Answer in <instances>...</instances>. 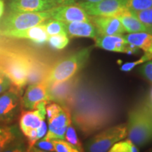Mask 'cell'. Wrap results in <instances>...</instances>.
Wrapping results in <instances>:
<instances>
[{"instance_id":"cell-28","label":"cell","mask_w":152,"mask_h":152,"mask_svg":"<svg viewBox=\"0 0 152 152\" xmlns=\"http://www.w3.org/2000/svg\"><path fill=\"white\" fill-rule=\"evenodd\" d=\"M55 152H80L77 148L64 140H52Z\"/></svg>"},{"instance_id":"cell-12","label":"cell","mask_w":152,"mask_h":152,"mask_svg":"<svg viewBox=\"0 0 152 152\" xmlns=\"http://www.w3.org/2000/svg\"><path fill=\"white\" fill-rule=\"evenodd\" d=\"M49 130L43 139L47 140H65L68 126L72 123L70 111L66 106H62L61 111L52 119L49 120Z\"/></svg>"},{"instance_id":"cell-11","label":"cell","mask_w":152,"mask_h":152,"mask_svg":"<svg viewBox=\"0 0 152 152\" xmlns=\"http://www.w3.org/2000/svg\"><path fill=\"white\" fill-rule=\"evenodd\" d=\"M49 102L45 101L39 103L34 111H23L19 118V127L26 137L30 131L37 130L46 118V105Z\"/></svg>"},{"instance_id":"cell-45","label":"cell","mask_w":152,"mask_h":152,"mask_svg":"<svg viewBox=\"0 0 152 152\" xmlns=\"http://www.w3.org/2000/svg\"><path fill=\"white\" fill-rule=\"evenodd\" d=\"M151 152H152V151H151Z\"/></svg>"},{"instance_id":"cell-34","label":"cell","mask_w":152,"mask_h":152,"mask_svg":"<svg viewBox=\"0 0 152 152\" xmlns=\"http://www.w3.org/2000/svg\"><path fill=\"white\" fill-rule=\"evenodd\" d=\"M140 72L142 76L152 83V61H148L140 68Z\"/></svg>"},{"instance_id":"cell-23","label":"cell","mask_w":152,"mask_h":152,"mask_svg":"<svg viewBox=\"0 0 152 152\" xmlns=\"http://www.w3.org/2000/svg\"><path fill=\"white\" fill-rule=\"evenodd\" d=\"M45 29L47 35L49 36L58 35V34H65L67 35L66 30V23L60 20L51 19L45 23Z\"/></svg>"},{"instance_id":"cell-41","label":"cell","mask_w":152,"mask_h":152,"mask_svg":"<svg viewBox=\"0 0 152 152\" xmlns=\"http://www.w3.org/2000/svg\"><path fill=\"white\" fill-rule=\"evenodd\" d=\"M84 1H87V2H98V1H102V0H83Z\"/></svg>"},{"instance_id":"cell-6","label":"cell","mask_w":152,"mask_h":152,"mask_svg":"<svg viewBox=\"0 0 152 152\" xmlns=\"http://www.w3.org/2000/svg\"><path fill=\"white\" fill-rule=\"evenodd\" d=\"M51 18L49 11L40 12L11 11L3 19L0 26V33L22 30L42 24Z\"/></svg>"},{"instance_id":"cell-16","label":"cell","mask_w":152,"mask_h":152,"mask_svg":"<svg viewBox=\"0 0 152 152\" xmlns=\"http://www.w3.org/2000/svg\"><path fill=\"white\" fill-rule=\"evenodd\" d=\"M56 7L52 0H11L9 4L11 11L19 12L47 11Z\"/></svg>"},{"instance_id":"cell-8","label":"cell","mask_w":152,"mask_h":152,"mask_svg":"<svg viewBox=\"0 0 152 152\" xmlns=\"http://www.w3.org/2000/svg\"><path fill=\"white\" fill-rule=\"evenodd\" d=\"M125 0H102L98 2H79L77 4L85 11L89 16H116L126 8Z\"/></svg>"},{"instance_id":"cell-14","label":"cell","mask_w":152,"mask_h":152,"mask_svg":"<svg viewBox=\"0 0 152 152\" xmlns=\"http://www.w3.org/2000/svg\"><path fill=\"white\" fill-rule=\"evenodd\" d=\"M50 102L47 93V86L45 82L37 84L29 85L22 97V106L26 109L35 110L42 102Z\"/></svg>"},{"instance_id":"cell-40","label":"cell","mask_w":152,"mask_h":152,"mask_svg":"<svg viewBox=\"0 0 152 152\" xmlns=\"http://www.w3.org/2000/svg\"><path fill=\"white\" fill-rule=\"evenodd\" d=\"M131 152H139V149L137 146L134 145V144H132V151Z\"/></svg>"},{"instance_id":"cell-25","label":"cell","mask_w":152,"mask_h":152,"mask_svg":"<svg viewBox=\"0 0 152 152\" xmlns=\"http://www.w3.org/2000/svg\"><path fill=\"white\" fill-rule=\"evenodd\" d=\"M48 42L49 45L55 49H63L69 43V37L65 34H58L49 36Z\"/></svg>"},{"instance_id":"cell-10","label":"cell","mask_w":152,"mask_h":152,"mask_svg":"<svg viewBox=\"0 0 152 152\" xmlns=\"http://www.w3.org/2000/svg\"><path fill=\"white\" fill-rule=\"evenodd\" d=\"M51 18L65 23L75 21H91V16L85 12L80 6L72 4L58 6L49 10Z\"/></svg>"},{"instance_id":"cell-43","label":"cell","mask_w":152,"mask_h":152,"mask_svg":"<svg viewBox=\"0 0 152 152\" xmlns=\"http://www.w3.org/2000/svg\"><path fill=\"white\" fill-rule=\"evenodd\" d=\"M151 100H152V92H151Z\"/></svg>"},{"instance_id":"cell-1","label":"cell","mask_w":152,"mask_h":152,"mask_svg":"<svg viewBox=\"0 0 152 152\" xmlns=\"http://www.w3.org/2000/svg\"><path fill=\"white\" fill-rule=\"evenodd\" d=\"M66 107L85 138L115 122L119 110L116 99L109 87L102 82L80 75Z\"/></svg>"},{"instance_id":"cell-18","label":"cell","mask_w":152,"mask_h":152,"mask_svg":"<svg viewBox=\"0 0 152 152\" xmlns=\"http://www.w3.org/2000/svg\"><path fill=\"white\" fill-rule=\"evenodd\" d=\"M67 35L70 37H90L97 36V31L91 21H75L66 23Z\"/></svg>"},{"instance_id":"cell-36","label":"cell","mask_w":152,"mask_h":152,"mask_svg":"<svg viewBox=\"0 0 152 152\" xmlns=\"http://www.w3.org/2000/svg\"><path fill=\"white\" fill-rule=\"evenodd\" d=\"M47 132V125L46 122H45V121L44 120L42 122L40 126H39L37 130L38 140L42 139L46 135Z\"/></svg>"},{"instance_id":"cell-27","label":"cell","mask_w":152,"mask_h":152,"mask_svg":"<svg viewBox=\"0 0 152 152\" xmlns=\"http://www.w3.org/2000/svg\"><path fill=\"white\" fill-rule=\"evenodd\" d=\"M140 21L147 26L149 30V33L152 31V8L139 11H132Z\"/></svg>"},{"instance_id":"cell-2","label":"cell","mask_w":152,"mask_h":152,"mask_svg":"<svg viewBox=\"0 0 152 152\" xmlns=\"http://www.w3.org/2000/svg\"><path fill=\"white\" fill-rule=\"evenodd\" d=\"M34 54L28 50L6 47L0 49V71L10 80L11 85L22 92L27 85L28 75Z\"/></svg>"},{"instance_id":"cell-31","label":"cell","mask_w":152,"mask_h":152,"mask_svg":"<svg viewBox=\"0 0 152 152\" xmlns=\"http://www.w3.org/2000/svg\"><path fill=\"white\" fill-rule=\"evenodd\" d=\"M151 59V58L149 56V55L144 54L143 56L141 57L140 59L135 61L125 63L124 64H123V65L121 66V71H124V72L130 71L131 70H132L133 68L135 67V66H137V65H140V64H144V62H147L148 61H150Z\"/></svg>"},{"instance_id":"cell-37","label":"cell","mask_w":152,"mask_h":152,"mask_svg":"<svg viewBox=\"0 0 152 152\" xmlns=\"http://www.w3.org/2000/svg\"><path fill=\"white\" fill-rule=\"evenodd\" d=\"M52 1H54L58 7V6L72 4L75 3V0H52Z\"/></svg>"},{"instance_id":"cell-32","label":"cell","mask_w":152,"mask_h":152,"mask_svg":"<svg viewBox=\"0 0 152 152\" xmlns=\"http://www.w3.org/2000/svg\"><path fill=\"white\" fill-rule=\"evenodd\" d=\"M62 106L54 102H49L46 105V115L47 121L52 119L61 111Z\"/></svg>"},{"instance_id":"cell-44","label":"cell","mask_w":152,"mask_h":152,"mask_svg":"<svg viewBox=\"0 0 152 152\" xmlns=\"http://www.w3.org/2000/svg\"><path fill=\"white\" fill-rule=\"evenodd\" d=\"M151 34H152V31H151Z\"/></svg>"},{"instance_id":"cell-38","label":"cell","mask_w":152,"mask_h":152,"mask_svg":"<svg viewBox=\"0 0 152 152\" xmlns=\"http://www.w3.org/2000/svg\"><path fill=\"white\" fill-rule=\"evenodd\" d=\"M4 11V0H0V18Z\"/></svg>"},{"instance_id":"cell-21","label":"cell","mask_w":152,"mask_h":152,"mask_svg":"<svg viewBox=\"0 0 152 152\" xmlns=\"http://www.w3.org/2000/svg\"><path fill=\"white\" fill-rule=\"evenodd\" d=\"M123 36L127 42L142 49L144 54L149 55L152 58V34L140 32L129 33Z\"/></svg>"},{"instance_id":"cell-39","label":"cell","mask_w":152,"mask_h":152,"mask_svg":"<svg viewBox=\"0 0 152 152\" xmlns=\"http://www.w3.org/2000/svg\"><path fill=\"white\" fill-rule=\"evenodd\" d=\"M26 152H49V151H43V150L37 149V148H36L35 147H33L32 148H30V149H27V151Z\"/></svg>"},{"instance_id":"cell-20","label":"cell","mask_w":152,"mask_h":152,"mask_svg":"<svg viewBox=\"0 0 152 152\" xmlns=\"http://www.w3.org/2000/svg\"><path fill=\"white\" fill-rule=\"evenodd\" d=\"M115 17L118 18L127 33H132L146 32L149 33V28L142 23L132 11L129 10L128 8H125L122 12L120 13Z\"/></svg>"},{"instance_id":"cell-9","label":"cell","mask_w":152,"mask_h":152,"mask_svg":"<svg viewBox=\"0 0 152 152\" xmlns=\"http://www.w3.org/2000/svg\"><path fill=\"white\" fill-rule=\"evenodd\" d=\"M79 77L80 75H76L67 80L47 85L49 101L57 103L61 106H66Z\"/></svg>"},{"instance_id":"cell-33","label":"cell","mask_w":152,"mask_h":152,"mask_svg":"<svg viewBox=\"0 0 152 152\" xmlns=\"http://www.w3.org/2000/svg\"><path fill=\"white\" fill-rule=\"evenodd\" d=\"M37 149L43 150V151H49V152H55L54 145L53 143V141L51 140H47L45 139H41V140H38L34 145Z\"/></svg>"},{"instance_id":"cell-42","label":"cell","mask_w":152,"mask_h":152,"mask_svg":"<svg viewBox=\"0 0 152 152\" xmlns=\"http://www.w3.org/2000/svg\"><path fill=\"white\" fill-rule=\"evenodd\" d=\"M1 45H0V49H1Z\"/></svg>"},{"instance_id":"cell-3","label":"cell","mask_w":152,"mask_h":152,"mask_svg":"<svg viewBox=\"0 0 152 152\" xmlns=\"http://www.w3.org/2000/svg\"><path fill=\"white\" fill-rule=\"evenodd\" d=\"M128 140L137 147H143L152 141V105L141 103L129 112Z\"/></svg>"},{"instance_id":"cell-19","label":"cell","mask_w":152,"mask_h":152,"mask_svg":"<svg viewBox=\"0 0 152 152\" xmlns=\"http://www.w3.org/2000/svg\"><path fill=\"white\" fill-rule=\"evenodd\" d=\"M50 67L46 62L33 55L28 75L27 84H37L45 81Z\"/></svg>"},{"instance_id":"cell-13","label":"cell","mask_w":152,"mask_h":152,"mask_svg":"<svg viewBox=\"0 0 152 152\" xmlns=\"http://www.w3.org/2000/svg\"><path fill=\"white\" fill-rule=\"evenodd\" d=\"M91 22L94 25L98 35H123L125 30L123 25L115 16H91Z\"/></svg>"},{"instance_id":"cell-35","label":"cell","mask_w":152,"mask_h":152,"mask_svg":"<svg viewBox=\"0 0 152 152\" xmlns=\"http://www.w3.org/2000/svg\"><path fill=\"white\" fill-rule=\"evenodd\" d=\"M11 83L7 75L0 71V94L11 88Z\"/></svg>"},{"instance_id":"cell-22","label":"cell","mask_w":152,"mask_h":152,"mask_svg":"<svg viewBox=\"0 0 152 152\" xmlns=\"http://www.w3.org/2000/svg\"><path fill=\"white\" fill-rule=\"evenodd\" d=\"M21 137L16 125H7L0 123V152L17 139Z\"/></svg>"},{"instance_id":"cell-7","label":"cell","mask_w":152,"mask_h":152,"mask_svg":"<svg viewBox=\"0 0 152 152\" xmlns=\"http://www.w3.org/2000/svg\"><path fill=\"white\" fill-rule=\"evenodd\" d=\"M22 92L13 87L0 95V123L9 124L17 117L22 106Z\"/></svg>"},{"instance_id":"cell-29","label":"cell","mask_w":152,"mask_h":152,"mask_svg":"<svg viewBox=\"0 0 152 152\" xmlns=\"http://www.w3.org/2000/svg\"><path fill=\"white\" fill-rule=\"evenodd\" d=\"M27 149L23 140L20 137L11 142L2 152H26Z\"/></svg>"},{"instance_id":"cell-15","label":"cell","mask_w":152,"mask_h":152,"mask_svg":"<svg viewBox=\"0 0 152 152\" xmlns=\"http://www.w3.org/2000/svg\"><path fill=\"white\" fill-rule=\"evenodd\" d=\"M0 35L7 37L28 39L38 45H42L46 43L49 37L44 23L26 30L2 32L0 33Z\"/></svg>"},{"instance_id":"cell-26","label":"cell","mask_w":152,"mask_h":152,"mask_svg":"<svg viewBox=\"0 0 152 152\" xmlns=\"http://www.w3.org/2000/svg\"><path fill=\"white\" fill-rule=\"evenodd\" d=\"M65 139L68 142H69L70 144L73 145L75 148H77L80 152H84L83 144H82L81 142L80 141L75 129L72 124L68 125L67 129H66Z\"/></svg>"},{"instance_id":"cell-4","label":"cell","mask_w":152,"mask_h":152,"mask_svg":"<svg viewBox=\"0 0 152 152\" xmlns=\"http://www.w3.org/2000/svg\"><path fill=\"white\" fill-rule=\"evenodd\" d=\"M92 50V47L82 49L57 61L50 67L45 83L50 85L65 81L77 75L86 66Z\"/></svg>"},{"instance_id":"cell-30","label":"cell","mask_w":152,"mask_h":152,"mask_svg":"<svg viewBox=\"0 0 152 152\" xmlns=\"http://www.w3.org/2000/svg\"><path fill=\"white\" fill-rule=\"evenodd\" d=\"M132 143L129 140L118 142L108 152H131Z\"/></svg>"},{"instance_id":"cell-24","label":"cell","mask_w":152,"mask_h":152,"mask_svg":"<svg viewBox=\"0 0 152 152\" xmlns=\"http://www.w3.org/2000/svg\"><path fill=\"white\" fill-rule=\"evenodd\" d=\"M125 6L131 11H139L152 8V0H125Z\"/></svg>"},{"instance_id":"cell-5","label":"cell","mask_w":152,"mask_h":152,"mask_svg":"<svg viewBox=\"0 0 152 152\" xmlns=\"http://www.w3.org/2000/svg\"><path fill=\"white\" fill-rule=\"evenodd\" d=\"M127 135L126 123L107 128L87 140L83 146L84 152H108L114 144Z\"/></svg>"},{"instance_id":"cell-17","label":"cell","mask_w":152,"mask_h":152,"mask_svg":"<svg viewBox=\"0 0 152 152\" xmlns=\"http://www.w3.org/2000/svg\"><path fill=\"white\" fill-rule=\"evenodd\" d=\"M95 46L110 52L126 53L128 42L123 35H98L94 38Z\"/></svg>"}]
</instances>
